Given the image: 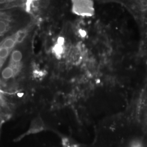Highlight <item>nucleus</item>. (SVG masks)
Segmentation results:
<instances>
[{
  "label": "nucleus",
  "mask_w": 147,
  "mask_h": 147,
  "mask_svg": "<svg viewBox=\"0 0 147 147\" xmlns=\"http://www.w3.org/2000/svg\"><path fill=\"white\" fill-rule=\"evenodd\" d=\"M72 5L73 11L78 16H90L94 14V5L92 1H73Z\"/></svg>",
  "instance_id": "nucleus-1"
},
{
  "label": "nucleus",
  "mask_w": 147,
  "mask_h": 147,
  "mask_svg": "<svg viewBox=\"0 0 147 147\" xmlns=\"http://www.w3.org/2000/svg\"><path fill=\"white\" fill-rule=\"evenodd\" d=\"M2 77L5 80L11 78L15 74V69L13 65L5 67L2 71Z\"/></svg>",
  "instance_id": "nucleus-2"
},
{
  "label": "nucleus",
  "mask_w": 147,
  "mask_h": 147,
  "mask_svg": "<svg viewBox=\"0 0 147 147\" xmlns=\"http://www.w3.org/2000/svg\"><path fill=\"white\" fill-rule=\"evenodd\" d=\"M11 59L13 64L20 63L22 59V53L19 50H15L11 54Z\"/></svg>",
  "instance_id": "nucleus-3"
},
{
  "label": "nucleus",
  "mask_w": 147,
  "mask_h": 147,
  "mask_svg": "<svg viewBox=\"0 0 147 147\" xmlns=\"http://www.w3.org/2000/svg\"><path fill=\"white\" fill-rule=\"evenodd\" d=\"M16 40L17 39H16V37H11L7 38L2 44L1 47H5L11 50V49L15 46Z\"/></svg>",
  "instance_id": "nucleus-4"
},
{
  "label": "nucleus",
  "mask_w": 147,
  "mask_h": 147,
  "mask_svg": "<svg viewBox=\"0 0 147 147\" xmlns=\"http://www.w3.org/2000/svg\"><path fill=\"white\" fill-rule=\"evenodd\" d=\"M9 50L5 47L0 46V59L4 60L6 59L9 55Z\"/></svg>",
  "instance_id": "nucleus-5"
},
{
  "label": "nucleus",
  "mask_w": 147,
  "mask_h": 147,
  "mask_svg": "<svg viewBox=\"0 0 147 147\" xmlns=\"http://www.w3.org/2000/svg\"><path fill=\"white\" fill-rule=\"evenodd\" d=\"M8 24L4 20H0V34H3L8 30Z\"/></svg>",
  "instance_id": "nucleus-6"
},
{
  "label": "nucleus",
  "mask_w": 147,
  "mask_h": 147,
  "mask_svg": "<svg viewBox=\"0 0 147 147\" xmlns=\"http://www.w3.org/2000/svg\"><path fill=\"white\" fill-rule=\"evenodd\" d=\"M0 135H1V132H0Z\"/></svg>",
  "instance_id": "nucleus-7"
}]
</instances>
